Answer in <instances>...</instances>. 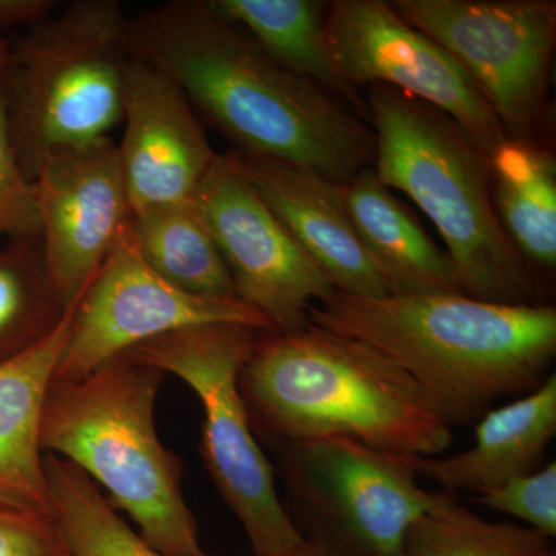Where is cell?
<instances>
[{
    "mask_svg": "<svg viewBox=\"0 0 556 556\" xmlns=\"http://www.w3.org/2000/svg\"><path fill=\"white\" fill-rule=\"evenodd\" d=\"M252 428L277 447L348 438L394 455L437 457L453 427L378 348L309 324L265 331L241 369Z\"/></svg>",
    "mask_w": 556,
    "mask_h": 556,
    "instance_id": "obj_3",
    "label": "cell"
},
{
    "mask_svg": "<svg viewBox=\"0 0 556 556\" xmlns=\"http://www.w3.org/2000/svg\"><path fill=\"white\" fill-rule=\"evenodd\" d=\"M391 7L470 76L508 138L538 141L551 113L554 0H396Z\"/></svg>",
    "mask_w": 556,
    "mask_h": 556,
    "instance_id": "obj_9",
    "label": "cell"
},
{
    "mask_svg": "<svg viewBox=\"0 0 556 556\" xmlns=\"http://www.w3.org/2000/svg\"><path fill=\"white\" fill-rule=\"evenodd\" d=\"M50 515L72 556H166L146 543L78 467L43 455Z\"/></svg>",
    "mask_w": 556,
    "mask_h": 556,
    "instance_id": "obj_22",
    "label": "cell"
},
{
    "mask_svg": "<svg viewBox=\"0 0 556 556\" xmlns=\"http://www.w3.org/2000/svg\"><path fill=\"white\" fill-rule=\"evenodd\" d=\"M262 332L247 325H199L150 340L124 356L192 388L204 413L200 452L208 477L239 519L254 556H274L305 538L278 497L276 471L241 396V369Z\"/></svg>",
    "mask_w": 556,
    "mask_h": 556,
    "instance_id": "obj_7",
    "label": "cell"
},
{
    "mask_svg": "<svg viewBox=\"0 0 556 556\" xmlns=\"http://www.w3.org/2000/svg\"><path fill=\"white\" fill-rule=\"evenodd\" d=\"M556 437V375L536 390L493 407L475 424V442L455 455L422 457L419 477L475 495L543 467Z\"/></svg>",
    "mask_w": 556,
    "mask_h": 556,
    "instance_id": "obj_16",
    "label": "cell"
},
{
    "mask_svg": "<svg viewBox=\"0 0 556 556\" xmlns=\"http://www.w3.org/2000/svg\"><path fill=\"white\" fill-rule=\"evenodd\" d=\"M309 321L378 348L452 427L475 426L497 401L525 396L554 372L551 305L460 292L362 299L336 291L311 308Z\"/></svg>",
    "mask_w": 556,
    "mask_h": 556,
    "instance_id": "obj_2",
    "label": "cell"
},
{
    "mask_svg": "<svg viewBox=\"0 0 556 556\" xmlns=\"http://www.w3.org/2000/svg\"><path fill=\"white\" fill-rule=\"evenodd\" d=\"M211 556V555H204ZM274 556H338L328 551L327 547L320 546V544L314 543V541L303 540L298 546L289 548L283 554Z\"/></svg>",
    "mask_w": 556,
    "mask_h": 556,
    "instance_id": "obj_29",
    "label": "cell"
},
{
    "mask_svg": "<svg viewBox=\"0 0 556 556\" xmlns=\"http://www.w3.org/2000/svg\"><path fill=\"white\" fill-rule=\"evenodd\" d=\"M375 172L433 222L466 295L533 303L532 274L501 225L492 159L456 121L393 87L369 86Z\"/></svg>",
    "mask_w": 556,
    "mask_h": 556,
    "instance_id": "obj_5",
    "label": "cell"
},
{
    "mask_svg": "<svg viewBox=\"0 0 556 556\" xmlns=\"http://www.w3.org/2000/svg\"><path fill=\"white\" fill-rule=\"evenodd\" d=\"M195 201L237 299L262 314L274 332L305 328L311 308L332 298L334 285L260 197L236 153L217 155Z\"/></svg>",
    "mask_w": 556,
    "mask_h": 556,
    "instance_id": "obj_10",
    "label": "cell"
},
{
    "mask_svg": "<svg viewBox=\"0 0 556 556\" xmlns=\"http://www.w3.org/2000/svg\"><path fill=\"white\" fill-rule=\"evenodd\" d=\"M130 16L118 0H75L9 38L0 98L11 146L31 179L62 150L123 123Z\"/></svg>",
    "mask_w": 556,
    "mask_h": 556,
    "instance_id": "obj_6",
    "label": "cell"
},
{
    "mask_svg": "<svg viewBox=\"0 0 556 556\" xmlns=\"http://www.w3.org/2000/svg\"><path fill=\"white\" fill-rule=\"evenodd\" d=\"M130 229L146 265L172 287L200 298L237 299L195 199L131 214Z\"/></svg>",
    "mask_w": 556,
    "mask_h": 556,
    "instance_id": "obj_21",
    "label": "cell"
},
{
    "mask_svg": "<svg viewBox=\"0 0 556 556\" xmlns=\"http://www.w3.org/2000/svg\"><path fill=\"white\" fill-rule=\"evenodd\" d=\"M277 448L281 477L305 515V540L338 556L404 555L412 526L452 493L419 484L422 457L353 439H306Z\"/></svg>",
    "mask_w": 556,
    "mask_h": 556,
    "instance_id": "obj_8",
    "label": "cell"
},
{
    "mask_svg": "<svg viewBox=\"0 0 556 556\" xmlns=\"http://www.w3.org/2000/svg\"><path fill=\"white\" fill-rule=\"evenodd\" d=\"M7 54H9V38L0 39V68L5 64Z\"/></svg>",
    "mask_w": 556,
    "mask_h": 556,
    "instance_id": "obj_30",
    "label": "cell"
},
{
    "mask_svg": "<svg viewBox=\"0 0 556 556\" xmlns=\"http://www.w3.org/2000/svg\"><path fill=\"white\" fill-rule=\"evenodd\" d=\"M325 33L339 75L358 86L393 87L456 121L489 155L507 134L470 76L383 0L329 2Z\"/></svg>",
    "mask_w": 556,
    "mask_h": 556,
    "instance_id": "obj_12",
    "label": "cell"
},
{
    "mask_svg": "<svg viewBox=\"0 0 556 556\" xmlns=\"http://www.w3.org/2000/svg\"><path fill=\"white\" fill-rule=\"evenodd\" d=\"M58 10L54 0H0V39L31 27Z\"/></svg>",
    "mask_w": 556,
    "mask_h": 556,
    "instance_id": "obj_28",
    "label": "cell"
},
{
    "mask_svg": "<svg viewBox=\"0 0 556 556\" xmlns=\"http://www.w3.org/2000/svg\"><path fill=\"white\" fill-rule=\"evenodd\" d=\"M164 372L121 356L78 380H54L40 422L43 455L78 467L166 556H204L181 492L182 464L156 433Z\"/></svg>",
    "mask_w": 556,
    "mask_h": 556,
    "instance_id": "obj_4",
    "label": "cell"
},
{
    "mask_svg": "<svg viewBox=\"0 0 556 556\" xmlns=\"http://www.w3.org/2000/svg\"><path fill=\"white\" fill-rule=\"evenodd\" d=\"M40 237L0 243V362L24 353L64 320Z\"/></svg>",
    "mask_w": 556,
    "mask_h": 556,
    "instance_id": "obj_23",
    "label": "cell"
},
{
    "mask_svg": "<svg viewBox=\"0 0 556 556\" xmlns=\"http://www.w3.org/2000/svg\"><path fill=\"white\" fill-rule=\"evenodd\" d=\"M479 506L519 519L522 525L556 536V463L552 460L533 473L511 479L506 484L473 497Z\"/></svg>",
    "mask_w": 556,
    "mask_h": 556,
    "instance_id": "obj_25",
    "label": "cell"
},
{
    "mask_svg": "<svg viewBox=\"0 0 556 556\" xmlns=\"http://www.w3.org/2000/svg\"><path fill=\"white\" fill-rule=\"evenodd\" d=\"M123 123L116 146L131 214L195 199L218 153L177 84L134 56L124 83Z\"/></svg>",
    "mask_w": 556,
    "mask_h": 556,
    "instance_id": "obj_14",
    "label": "cell"
},
{
    "mask_svg": "<svg viewBox=\"0 0 556 556\" xmlns=\"http://www.w3.org/2000/svg\"><path fill=\"white\" fill-rule=\"evenodd\" d=\"M22 237H40L38 195L11 146L0 98V243Z\"/></svg>",
    "mask_w": 556,
    "mask_h": 556,
    "instance_id": "obj_26",
    "label": "cell"
},
{
    "mask_svg": "<svg viewBox=\"0 0 556 556\" xmlns=\"http://www.w3.org/2000/svg\"><path fill=\"white\" fill-rule=\"evenodd\" d=\"M342 203L390 295L460 292L447 252L433 243L375 169L340 186Z\"/></svg>",
    "mask_w": 556,
    "mask_h": 556,
    "instance_id": "obj_18",
    "label": "cell"
},
{
    "mask_svg": "<svg viewBox=\"0 0 556 556\" xmlns=\"http://www.w3.org/2000/svg\"><path fill=\"white\" fill-rule=\"evenodd\" d=\"M223 20L239 27L283 67L346 102L358 116L368 108L343 80L329 51L325 17L329 2L314 0H207Z\"/></svg>",
    "mask_w": 556,
    "mask_h": 556,
    "instance_id": "obj_19",
    "label": "cell"
},
{
    "mask_svg": "<svg viewBox=\"0 0 556 556\" xmlns=\"http://www.w3.org/2000/svg\"><path fill=\"white\" fill-rule=\"evenodd\" d=\"M0 556H72L51 515L0 501Z\"/></svg>",
    "mask_w": 556,
    "mask_h": 556,
    "instance_id": "obj_27",
    "label": "cell"
},
{
    "mask_svg": "<svg viewBox=\"0 0 556 556\" xmlns=\"http://www.w3.org/2000/svg\"><path fill=\"white\" fill-rule=\"evenodd\" d=\"M215 324L273 331L262 314L239 299L200 298L163 280L139 255L129 223L73 308L54 380L86 378L150 340Z\"/></svg>",
    "mask_w": 556,
    "mask_h": 556,
    "instance_id": "obj_11",
    "label": "cell"
},
{
    "mask_svg": "<svg viewBox=\"0 0 556 556\" xmlns=\"http://www.w3.org/2000/svg\"><path fill=\"white\" fill-rule=\"evenodd\" d=\"M236 155L260 197L336 291L362 299L390 295L343 207L342 185L288 164Z\"/></svg>",
    "mask_w": 556,
    "mask_h": 556,
    "instance_id": "obj_15",
    "label": "cell"
},
{
    "mask_svg": "<svg viewBox=\"0 0 556 556\" xmlns=\"http://www.w3.org/2000/svg\"><path fill=\"white\" fill-rule=\"evenodd\" d=\"M493 199L508 239L527 266L555 269L556 161L538 141L507 138L490 155Z\"/></svg>",
    "mask_w": 556,
    "mask_h": 556,
    "instance_id": "obj_20",
    "label": "cell"
},
{
    "mask_svg": "<svg viewBox=\"0 0 556 556\" xmlns=\"http://www.w3.org/2000/svg\"><path fill=\"white\" fill-rule=\"evenodd\" d=\"M402 556H556L552 538L525 525L489 521L452 492L417 519L405 538Z\"/></svg>",
    "mask_w": 556,
    "mask_h": 556,
    "instance_id": "obj_24",
    "label": "cell"
},
{
    "mask_svg": "<svg viewBox=\"0 0 556 556\" xmlns=\"http://www.w3.org/2000/svg\"><path fill=\"white\" fill-rule=\"evenodd\" d=\"M73 309L58 328L24 353L0 362V501L50 515L40 422Z\"/></svg>",
    "mask_w": 556,
    "mask_h": 556,
    "instance_id": "obj_17",
    "label": "cell"
},
{
    "mask_svg": "<svg viewBox=\"0 0 556 556\" xmlns=\"http://www.w3.org/2000/svg\"><path fill=\"white\" fill-rule=\"evenodd\" d=\"M33 182L47 268L70 311L130 223L118 146L109 137L54 153L40 164Z\"/></svg>",
    "mask_w": 556,
    "mask_h": 556,
    "instance_id": "obj_13",
    "label": "cell"
},
{
    "mask_svg": "<svg viewBox=\"0 0 556 556\" xmlns=\"http://www.w3.org/2000/svg\"><path fill=\"white\" fill-rule=\"evenodd\" d=\"M130 49L169 76L241 156L336 185L375 163V131L345 101L283 67L207 0H170L130 17Z\"/></svg>",
    "mask_w": 556,
    "mask_h": 556,
    "instance_id": "obj_1",
    "label": "cell"
}]
</instances>
